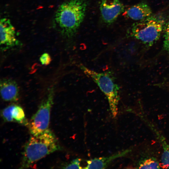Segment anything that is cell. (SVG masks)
<instances>
[{
  "label": "cell",
  "instance_id": "8",
  "mask_svg": "<svg viewBox=\"0 0 169 169\" xmlns=\"http://www.w3.org/2000/svg\"><path fill=\"white\" fill-rule=\"evenodd\" d=\"M1 116L5 121L14 122L28 125L24 110L20 106L12 104L4 108L1 111Z\"/></svg>",
  "mask_w": 169,
  "mask_h": 169
},
{
  "label": "cell",
  "instance_id": "13",
  "mask_svg": "<svg viewBox=\"0 0 169 169\" xmlns=\"http://www.w3.org/2000/svg\"><path fill=\"white\" fill-rule=\"evenodd\" d=\"M160 166L164 168H169V147H165L161 157Z\"/></svg>",
  "mask_w": 169,
  "mask_h": 169
},
{
  "label": "cell",
  "instance_id": "7",
  "mask_svg": "<svg viewBox=\"0 0 169 169\" xmlns=\"http://www.w3.org/2000/svg\"><path fill=\"white\" fill-rule=\"evenodd\" d=\"M0 44L6 48L18 45L19 41L16 36L15 29L10 20L3 18L0 21Z\"/></svg>",
  "mask_w": 169,
  "mask_h": 169
},
{
  "label": "cell",
  "instance_id": "1",
  "mask_svg": "<svg viewBox=\"0 0 169 169\" xmlns=\"http://www.w3.org/2000/svg\"><path fill=\"white\" fill-rule=\"evenodd\" d=\"M87 5L86 0H69L59 6L54 19L63 36L71 38L75 36L84 18Z\"/></svg>",
  "mask_w": 169,
  "mask_h": 169
},
{
  "label": "cell",
  "instance_id": "15",
  "mask_svg": "<svg viewBox=\"0 0 169 169\" xmlns=\"http://www.w3.org/2000/svg\"><path fill=\"white\" fill-rule=\"evenodd\" d=\"M81 161V159L77 158L73 160L69 163L64 166L63 168L65 169H82V167L80 166Z\"/></svg>",
  "mask_w": 169,
  "mask_h": 169
},
{
  "label": "cell",
  "instance_id": "12",
  "mask_svg": "<svg viewBox=\"0 0 169 169\" xmlns=\"http://www.w3.org/2000/svg\"><path fill=\"white\" fill-rule=\"evenodd\" d=\"M159 164L158 161L153 159L146 160L140 164L139 168L158 169L159 168Z\"/></svg>",
  "mask_w": 169,
  "mask_h": 169
},
{
  "label": "cell",
  "instance_id": "6",
  "mask_svg": "<svg viewBox=\"0 0 169 169\" xmlns=\"http://www.w3.org/2000/svg\"><path fill=\"white\" fill-rule=\"evenodd\" d=\"M100 10L103 21L110 25L124 11V6L120 0H101Z\"/></svg>",
  "mask_w": 169,
  "mask_h": 169
},
{
  "label": "cell",
  "instance_id": "4",
  "mask_svg": "<svg viewBox=\"0 0 169 169\" xmlns=\"http://www.w3.org/2000/svg\"><path fill=\"white\" fill-rule=\"evenodd\" d=\"M165 21L161 15H151L134 23L131 28L130 35L146 46H151L159 38Z\"/></svg>",
  "mask_w": 169,
  "mask_h": 169
},
{
  "label": "cell",
  "instance_id": "5",
  "mask_svg": "<svg viewBox=\"0 0 169 169\" xmlns=\"http://www.w3.org/2000/svg\"><path fill=\"white\" fill-rule=\"evenodd\" d=\"M54 93V87L50 88L38 110L28 122V126L32 135H38L49 129L50 112L53 104Z\"/></svg>",
  "mask_w": 169,
  "mask_h": 169
},
{
  "label": "cell",
  "instance_id": "3",
  "mask_svg": "<svg viewBox=\"0 0 169 169\" xmlns=\"http://www.w3.org/2000/svg\"><path fill=\"white\" fill-rule=\"evenodd\" d=\"M78 66L86 76L92 79L105 95L112 116L115 117L118 113L120 87L112 73L110 71L97 72L82 64Z\"/></svg>",
  "mask_w": 169,
  "mask_h": 169
},
{
  "label": "cell",
  "instance_id": "16",
  "mask_svg": "<svg viewBox=\"0 0 169 169\" xmlns=\"http://www.w3.org/2000/svg\"><path fill=\"white\" fill-rule=\"evenodd\" d=\"M39 60L42 64L47 65L50 63L51 59L49 54L45 53L42 54L40 57Z\"/></svg>",
  "mask_w": 169,
  "mask_h": 169
},
{
  "label": "cell",
  "instance_id": "10",
  "mask_svg": "<svg viewBox=\"0 0 169 169\" xmlns=\"http://www.w3.org/2000/svg\"><path fill=\"white\" fill-rule=\"evenodd\" d=\"M152 10L145 2H141L129 8L125 12L126 16L133 20L140 21L151 16Z\"/></svg>",
  "mask_w": 169,
  "mask_h": 169
},
{
  "label": "cell",
  "instance_id": "11",
  "mask_svg": "<svg viewBox=\"0 0 169 169\" xmlns=\"http://www.w3.org/2000/svg\"><path fill=\"white\" fill-rule=\"evenodd\" d=\"M127 152H119L110 156L100 157L88 160L84 169H105L114 160L124 156Z\"/></svg>",
  "mask_w": 169,
  "mask_h": 169
},
{
  "label": "cell",
  "instance_id": "14",
  "mask_svg": "<svg viewBox=\"0 0 169 169\" xmlns=\"http://www.w3.org/2000/svg\"><path fill=\"white\" fill-rule=\"evenodd\" d=\"M164 37L163 48L169 53V19L165 25Z\"/></svg>",
  "mask_w": 169,
  "mask_h": 169
},
{
  "label": "cell",
  "instance_id": "9",
  "mask_svg": "<svg viewBox=\"0 0 169 169\" xmlns=\"http://www.w3.org/2000/svg\"><path fill=\"white\" fill-rule=\"evenodd\" d=\"M0 93L2 99L6 101H17L19 90L17 83L10 79H4L0 82Z\"/></svg>",
  "mask_w": 169,
  "mask_h": 169
},
{
  "label": "cell",
  "instance_id": "2",
  "mask_svg": "<svg viewBox=\"0 0 169 169\" xmlns=\"http://www.w3.org/2000/svg\"><path fill=\"white\" fill-rule=\"evenodd\" d=\"M60 149L57 139L49 129L38 135H32L24 146L20 168H28L37 161Z\"/></svg>",
  "mask_w": 169,
  "mask_h": 169
}]
</instances>
